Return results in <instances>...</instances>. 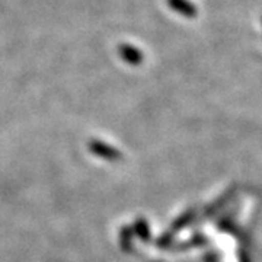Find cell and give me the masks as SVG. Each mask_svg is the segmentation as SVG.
Returning a JSON list of instances; mask_svg holds the SVG:
<instances>
[{"mask_svg": "<svg viewBox=\"0 0 262 262\" xmlns=\"http://www.w3.org/2000/svg\"><path fill=\"white\" fill-rule=\"evenodd\" d=\"M118 56L121 57L125 63L133 66L140 64L143 61V53L131 44H120L118 46Z\"/></svg>", "mask_w": 262, "mask_h": 262, "instance_id": "6da1fadb", "label": "cell"}, {"mask_svg": "<svg viewBox=\"0 0 262 262\" xmlns=\"http://www.w3.org/2000/svg\"><path fill=\"white\" fill-rule=\"evenodd\" d=\"M168 5L170 6V9H173L185 18H195L198 13L196 6L189 0H168Z\"/></svg>", "mask_w": 262, "mask_h": 262, "instance_id": "7a4b0ae2", "label": "cell"}]
</instances>
